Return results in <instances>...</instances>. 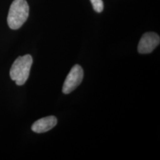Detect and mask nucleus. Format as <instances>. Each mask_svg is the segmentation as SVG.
<instances>
[{
	"instance_id": "1",
	"label": "nucleus",
	"mask_w": 160,
	"mask_h": 160,
	"mask_svg": "<svg viewBox=\"0 0 160 160\" xmlns=\"http://www.w3.org/2000/svg\"><path fill=\"white\" fill-rule=\"evenodd\" d=\"M29 7L26 0H14L10 6L7 23L10 29L20 28L29 17Z\"/></svg>"
},
{
	"instance_id": "2",
	"label": "nucleus",
	"mask_w": 160,
	"mask_h": 160,
	"mask_svg": "<svg viewBox=\"0 0 160 160\" xmlns=\"http://www.w3.org/2000/svg\"><path fill=\"white\" fill-rule=\"evenodd\" d=\"M33 58L30 55L17 58L12 65L10 75L12 80L14 81L18 86L25 84L29 78Z\"/></svg>"
},
{
	"instance_id": "3",
	"label": "nucleus",
	"mask_w": 160,
	"mask_h": 160,
	"mask_svg": "<svg viewBox=\"0 0 160 160\" xmlns=\"http://www.w3.org/2000/svg\"><path fill=\"white\" fill-rule=\"evenodd\" d=\"M84 77V71L79 65H75L67 75L62 87V92L68 94L73 92L81 83Z\"/></svg>"
},
{
	"instance_id": "4",
	"label": "nucleus",
	"mask_w": 160,
	"mask_h": 160,
	"mask_svg": "<svg viewBox=\"0 0 160 160\" xmlns=\"http://www.w3.org/2000/svg\"><path fill=\"white\" fill-rule=\"evenodd\" d=\"M160 36L154 32H147L143 34L138 46V51L141 54L149 53L159 45Z\"/></svg>"
},
{
	"instance_id": "5",
	"label": "nucleus",
	"mask_w": 160,
	"mask_h": 160,
	"mask_svg": "<svg viewBox=\"0 0 160 160\" xmlns=\"http://www.w3.org/2000/svg\"><path fill=\"white\" fill-rule=\"evenodd\" d=\"M57 124V118L53 116H50L36 121L32 126V130L38 133H44L50 131Z\"/></svg>"
},
{
	"instance_id": "6",
	"label": "nucleus",
	"mask_w": 160,
	"mask_h": 160,
	"mask_svg": "<svg viewBox=\"0 0 160 160\" xmlns=\"http://www.w3.org/2000/svg\"><path fill=\"white\" fill-rule=\"evenodd\" d=\"M93 9L97 12H103L104 4L102 0H90Z\"/></svg>"
}]
</instances>
